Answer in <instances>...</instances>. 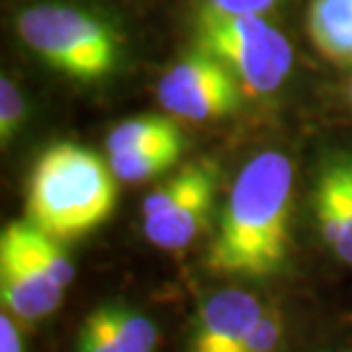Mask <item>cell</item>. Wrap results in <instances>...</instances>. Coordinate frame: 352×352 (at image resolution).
Masks as SVG:
<instances>
[{
  "instance_id": "3",
  "label": "cell",
  "mask_w": 352,
  "mask_h": 352,
  "mask_svg": "<svg viewBox=\"0 0 352 352\" xmlns=\"http://www.w3.org/2000/svg\"><path fill=\"white\" fill-rule=\"evenodd\" d=\"M14 30L48 69L78 82H101L122 69V32L87 7L44 0L16 12Z\"/></svg>"
},
{
  "instance_id": "18",
  "label": "cell",
  "mask_w": 352,
  "mask_h": 352,
  "mask_svg": "<svg viewBox=\"0 0 352 352\" xmlns=\"http://www.w3.org/2000/svg\"><path fill=\"white\" fill-rule=\"evenodd\" d=\"M322 172L352 199V158L336 156L334 160H329V163L322 167Z\"/></svg>"
},
{
  "instance_id": "14",
  "label": "cell",
  "mask_w": 352,
  "mask_h": 352,
  "mask_svg": "<svg viewBox=\"0 0 352 352\" xmlns=\"http://www.w3.org/2000/svg\"><path fill=\"white\" fill-rule=\"evenodd\" d=\"M25 115L28 105L19 85L10 76H3L0 78V140L3 144H10L16 138V133L23 129Z\"/></svg>"
},
{
  "instance_id": "15",
  "label": "cell",
  "mask_w": 352,
  "mask_h": 352,
  "mask_svg": "<svg viewBox=\"0 0 352 352\" xmlns=\"http://www.w3.org/2000/svg\"><path fill=\"white\" fill-rule=\"evenodd\" d=\"M284 339V320L277 309H265L245 334L236 352H277Z\"/></svg>"
},
{
  "instance_id": "4",
  "label": "cell",
  "mask_w": 352,
  "mask_h": 352,
  "mask_svg": "<svg viewBox=\"0 0 352 352\" xmlns=\"http://www.w3.org/2000/svg\"><path fill=\"white\" fill-rule=\"evenodd\" d=\"M195 48L213 55L254 96L274 94L291 76L293 46L265 16L224 14L199 5L192 19Z\"/></svg>"
},
{
  "instance_id": "5",
  "label": "cell",
  "mask_w": 352,
  "mask_h": 352,
  "mask_svg": "<svg viewBox=\"0 0 352 352\" xmlns=\"http://www.w3.org/2000/svg\"><path fill=\"white\" fill-rule=\"evenodd\" d=\"M217 192L213 163L186 165L142 201L146 241L165 252L186 250L206 229Z\"/></svg>"
},
{
  "instance_id": "19",
  "label": "cell",
  "mask_w": 352,
  "mask_h": 352,
  "mask_svg": "<svg viewBox=\"0 0 352 352\" xmlns=\"http://www.w3.org/2000/svg\"><path fill=\"white\" fill-rule=\"evenodd\" d=\"M0 352H23L19 327L10 311H3L0 316Z\"/></svg>"
},
{
  "instance_id": "11",
  "label": "cell",
  "mask_w": 352,
  "mask_h": 352,
  "mask_svg": "<svg viewBox=\"0 0 352 352\" xmlns=\"http://www.w3.org/2000/svg\"><path fill=\"white\" fill-rule=\"evenodd\" d=\"M172 140H183V133L170 117L142 115L117 124L105 138V149H108V156H112V153L149 149V146L172 142Z\"/></svg>"
},
{
  "instance_id": "10",
  "label": "cell",
  "mask_w": 352,
  "mask_h": 352,
  "mask_svg": "<svg viewBox=\"0 0 352 352\" xmlns=\"http://www.w3.org/2000/svg\"><path fill=\"white\" fill-rule=\"evenodd\" d=\"M307 32L325 58L352 65V0H311Z\"/></svg>"
},
{
  "instance_id": "12",
  "label": "cell",
  "mask_w": 352,
  "mask_h": 352,
  "mask_svg": "<svg viewBox=\"0 0 352 352\" xmlns=\"http://www.w3.org/2000/svg\"><path fill=\"white\" fill-rule=\"evenodd\" d=\"M186 140H172V142L149 146V149L129 151V153H112L108 156L110 170L119 181L140 183L149 181L153 176L165 174L170 167L179 163Z\"/></svg>"
},
{
  "instance_id": "20",
  "label": "cell",
  "mask_w": 352,
  "mask_h": 352,
  "mask_svg": "<svg viewBox=\"0 0 352 352\" xmlns=\"http://www.w3.org/2000/svg\"><path fill=\"white\" fill-rule=\"evenodd\" d=\"M348 96H350V103H352V80H350V85H348Z\"/></svg>"
},
{
  "instance_id": "17",
  "label": "cell",
  "mask_w": 352,
  "mask_h": 352,
  "mask_svg": "<svg viewBox=\"0 0 352 352\" xmlns=\"http://www.w3.org/2000/svg\"><path fill=\"white\" fill-rule=\"evenodd\" d=\"M204 5L224 14H254L265 16L281 5V0H204Z\"/></svg>"
},
{
  "instance_id": "9",
  "label": "cell",
  "mask_w": 352,
  "mask_h": 352,
  "mask_svg": "<svg viewBox=\"0 0 352 352\" xmlns=\"http://www.w3.org/2000/svg\"><path fill=\"white\" fill-rule=\"evenodd\" d=\"M314 217L327 248L352 265V199L322 170L314 190Z\"/></svg>"
},
{
  "instance_id": "7",
  "label": "cell",
  "mask_w": 352,
  "mask_h": 352,
  "mask_svg": "<svg viewBox=\"0 0 352 352\" xmlns=\"http://www.w3.org/2000/svg\"><path fill=\"white\" fill-rule=\"evenodd\" d=\"M0 295L5 311L14 318L37 322L60 307L65 288L55 284L16 245L0 238Z\"/></svg>"
},
{
  "instance_id": "13",
  "label": "cell",
  "mask_w": 352,
  "mask_h": 352,
  "mask_svg": "<svg viewBox=\"0 0 352 352\" xmlns=\"http://www.w3.org/2000/svg\"><path fill=\"white\" fill-rule=\"evenodd\" d=\"M105 320L119 341L124 352H156L158 348V327L149 316L126 305H103Z\"/></svg>"
},
{
  "instance_id": "8",
  "label": "cell",
  "mask_w": 352,
  "mask_h": 352,
  "mask_svg": "<svg viewBox=\"0 0 352 352\" xmlns=\"http://www.w3.org/2000/svg\"><path fill=\"white\" fill-rule=\"evenodd\" d=\"M265 307L241 288L213 293L197 314L188 352H236Z\"/></svg>"
},
{
  "instance_id": "6",
  "label": "cell",
  "mask_w": 352,
  "mask_h": 352,
  "mask_svg": "<svg viewBox=\"0 0 352 352\" xmlns=\"http://www.w3.org/2000/svg\"><path fill=\"white\" fill-rule=\"evenodd\" d=\"M243 85L220 60L199 51H190L176 60L158 82L160 105L179 119L208 122L241 108Z\"/></svg>"
},
{
  "instance_id": "2",
  "label": "cell",
  "mask_w": 352,
  "mask_h": 352,
  "mask_svg": "<svg viewBox=\"0 0 352 352\" xmlns=\"http://www.w3.org/2000/svg\"><path fill=\"white\" fill-rule=\"evenodd\" d=\"M117 176L96 151L58 142L41 153L28 176L25 220L55 241L91 234L117 206Z\"/></svg>"
},
{
  "instance_id": "1",
  "label": "cell",
  "mask_w": 352,
  "mask_h": 352,
  "mask_svg": "<svg viewBox=\"0 0 352 352\" xmlns=\"http://www.w3.org/2000/svg\"><path fill=\"white\" fill-rule=\"evenodd\" d=\"M293 165L286 153L261 151L238 172L224 204L206 267L252 281L272 279L291 258Z\"/></svg>"
},
{
  "instance_id": "16",
  "label": "cell",
  "mask_w": 352,
  "mask_h": 352,
  "mask_svg": "<svg viewBox=\"0 0 352 352\" xmlns=\"http://www.w3.org/2000/svg\"><path fill=\"white\" fill-rule=\"evenodd\" d=\"M78 352H124L105 320L103 309H94L78 332Z\"/></svg>"
}]
</instances>
